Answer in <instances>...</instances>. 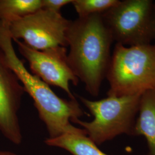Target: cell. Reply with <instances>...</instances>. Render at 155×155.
I'll return each instance as SVG.
<instances>
[{
	"label": "cell",
	"instance_id": "obj_3",
	"mask_svg": "<svg viewBox=\"0 0 155 155\" xmlns=\"http://www.w3.org/2000/svg\"><path fill=\"white\" fill-rule=\"evenodd\" d=\"M107 96L141 95L155 89V45L127 47L116 43L106 77Z\"/></svg>",
	"mask_w": 155,
	"mask_h": 155
},
{
	"label": "cell",
	"instance_id": "obj_12",
	"mask_svg": "<svg viewBox=\"0 0 155 155\" xmlns=\"http://www.w3.org/2000/svg\"><path fill=\"white\" fill-rule=\"evenodd\" d=\"M119 0H72L79 18L101 15L116 5Z\"/></svg>",
	"mask_w": 155,
	"mask_h": 155
},
{
	"label": "cell",
	"instance_id": "obj_1",
	"mask_svg": "<svg viewBox=\"0 0 155 155\" xmlns=\"http://www.w3.org/2000/svg\"><path fill=\"white\" fill-rule=\"evenodd\" d=\"M66 40L67 61L72 72L89 94L97 97L109 66L113 41L102 14L71 20Z\"/></svg>",
	"mask_w": 155,
	"mask_h": 155
},
{
	"label": "cell",
	"instance_id": "obj_9",
	"mask_svg": "<svg viewBox=\"0 0 155 155\" xmlns=\"http://www.w3.org/2000/svg\"><path fill=\"white\" fill-rule=\"evenodd\" d=\"M138 113L133 136H144L148 146V155H155V89L141 95Z\"/></svg>",
	"mask_w": 155,
	"mask_h": 155
},
{
	"label": "cell",
	"instance_id": "obj_7",
	"mask_svg": "<svg viewBox=\"0 0 155 155\" xmlns=\"http://www.w3.org/2000/svg\"><path fill=\"white\" fill-rule=\"evenodd\" d=\"M18 50L27 61L32 74L49 86L63 90L70 100H75L69 85L77 86L79 79L72 72L67 61L66 47H56L43 51L33 50L21 40H13Z\"/></svg>",
	"mask_w": 155,
	"mask_h": 155
},
{
	"label": "cell",
	"instance_id": "obj_2",
	"mask_svg": "<svg viewBox=\"0 0 155 155\" xmlns=\"http://www.w3.org/2000/svg\"><path fill=\"white\" fill-rule=\"evenodd\" d=\"M9 24L0 21V51L6 64L11 69L25 93L32 98L39 118L45 123L49 134L55 138L63 133L73 131L75 123L84 112L76 99L67 100L58 97L40 78L29 71L24 61L17 56L12 44Z\"/></svg>",
	"mask_w": 155,
	"mask_h": 155
},
{
	"label": "cell",
	"instance_id": "obj_6",
	"mask_svg": "<svg viewBox=\"0 0 155 155\" xmlns=\"http://www.w3.org/2000/svg\"><path fill=\"white\" fill-rule=\"evenodd\" d=\"M70 22L61 13L41 9L10 23L9 32L13 40L22 39L33 50L66 47V32Z\"/></svg>",
	"mask_w": 155,
	"mask_h": 155
},
{
	"label": "cell",
	"instance_id": "obj_14",
	"mask_svg": "<svg viewBox=\"0 0 155 155\" xmlns=\"http://www.w3.org/2000/svg\"><path fill=\"white\" fill-rule=\"evenodd\" d=\"M0 155H17L16 153L8 151V150H0Z\"/></svg>",
	"mask_w": 155,
	"mask_h": 155
},
{
	"label": "cell",
	"instance_id": "obj_11",
	"mask_svg": "<svg viewBox=\"0 0 155 155\" xmlns=\"http://www.w3.org/2000/svg\"><path fill=\"white\" fill-rule=\"evenodd\" d=\"M41 9V0H0V21L9 24Z\"/></svg>",
	"mask_w": 155,
	"mask_h": 155
},
{
	"label": "cell",
	"instance_id": "obj_4",
	"mask_svg": "<svg viewBox=\"0 0 155 155\" xmlns=\"http://www.w3.org/2000/svg\"><path fill=\"white\" fill-rule=\"evenodd\" d=\"M141 95L111 97L98 101L78 96L94 117L90 122L79 119L75 122L83 127L97 145L122 134L133 135L135 117L139 111Z\"/></svg>",
	"mask_w": 155,
	"mask_h": 155
},
{
	"label": "cell",
	"instance_id": "obj_15",
	"mask_svg": "<svg viewBox=\"0 0 155 155\" xmlns=\"http://www.w3.org/2000/svg\"><path fill=\"white\" fill-rule=\"evenodd\" d=\"M154 13H155V38H154V39L155 40V5L154 6Z\"/></svg>",
	"mask_w": 155,
	"mask_h": 155
},
{
	"label": "cell",
	"instance_id": "obj_5",
	"mask_svg": "<svg viewBox=\"0 0 155 155\" xmlns=\"http://www.w3.org/2000/svg\"><path fill=\"white\" fill-rule=\"evenodd\" d=\"M154 6L150 0L119 1L102 13L113 41L127 47L150 44L155 38Z\"/></svg>",
	"mask_w": 155,
	"mask_h": 155
},
{
	"label": "cell",
	"instance_id": "obj_8",
	"mask_svg": "<svg viewBox=\"0 0 155 155\" xmlns=\"http://www.w3.org/2000/svg\"><path fill=\"white\" fill-rule=\"evenodd\" d=\"M24 93L21 83L6 64L0 51V132L16 145L22 140L18 113Z\"/></svg>",
	"mask_w": 155,
	"mask_h": 155
},
{
	"label": "cell",
	"instance_id": "obj_10",
	"mask_svg": "<svg viewBox=\"0 0 155 155\" xmlns=\"http://www.w3.org/2000/svg\"><path fill=\"white\" fill-rule=\"evenodd\" d=\"M45 143L65 150L72 155H108L98 148L83 129L78 127L55 138H47Z\"/></svg>",
	"mask_w": 155,
	"mask_h": 155
},
{
	"label": "cell",
	"instance_id": "obj_13",
	"mask_svg": "<svg viewBox=\"0 0 155 155\" xmlns=\"http://www.w3.org/2000/svg\"><path fill=\"white\" fill-rule=\"evenodd\" d=\"M72 0H41V9L55 13H61V9Z\"/></svg>",
	"mask_w": 155,
	"mask_h": 155
}]
</instances>
